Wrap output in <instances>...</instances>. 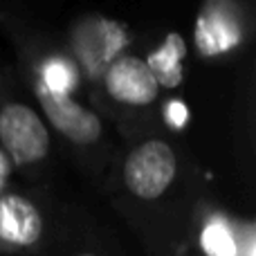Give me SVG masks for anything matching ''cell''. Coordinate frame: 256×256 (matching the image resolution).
I'll return each mask as SVG.
<instances>
[{"label": "cell", "mask_w": 256, "mask_h": 256, "mask_svg": "<svg viewBox=\"0 0 256 256\" xmlns=\"http://www.w3.org/2000/svg\"><path fill=\"white\" fill-rule=\"evenodd\" d=\"M30 256H34V254H30Z\"/></svg>", "instance_id": "9c48e42d"}, {"label": "cell", "mask_w": 256, "mask_h": 256, "mask_svg": "<svg viewBox=\"0 0 256 256\" xmlns=\"http://www.w3.org/2000/svg\"><path fill=\"white\" fill-rule=\"evenodd\" d=\"M50 130L32 106L7 102L0 106V144L16 166L40 164L52 144Z\"/></svg>", "instance_id": "7a4b0ae2"}, {"label": "cell", "mask_w": 256, "mask_h": 256, "mask_svg": "<svg viewBox=\"0 0 256 256\" xmlns=\"http://www.w3.org/2000/svg\"><path fill=\"white\" fill-rule=\"evenodd\" d=\"M36 97H38L40 110L45 112L48 122L68 142L76 146H92L102 140V120L92 110L74 102L66 90H54L48 84L38 81L36 84Z\"/></svg>", "instance_id": "277c9868"}, {"label": "cell", "mask_w": 256, "mask_h": 256, "mask_svg": "<svg viewBox=\"0 0 256 256\" xmlns=\"http://www.w3.org/2000/svg\"><path fill=\"white\" fill-rule=\"evenodd\" d=\"M45 234L48 222L34 200L16 191L0 196V256H30L43 245Z\"/></svg>", "instance_id": "3957f363"}, {"label": "cell", "mask_w": 256, "mask_h": 256, "mask_svg": "<svg viewBox=\"0 0 256 256\" xmlns=\"http://www.w3.org/2000/svg\"><path fill=\"white\" fill-rule=\"evenodd\" d=\"M70 256H104V254H99L97 250H90V248H84V250H74Z\"/></svg>", "instance_id": "ba28073f"}, {"label": "cell", "mask_w": 256, "mask_h": 256, "mask_svg": "<svg viewBox=\"0 0 256 256\" xmlns=\"http://www.w3.org/2000/svg\"><path fill=\"white\" fill-rule=\"evenodd\" d=\"M104 90L108 99L126 108H146L160 94V86L150 68L135 54H122L108 63L104 72Z\"/></svg>", "instance_id": "5b68a950"}, {"label": "cell", "mask_w": 256, "mask_h": 256, "mask_svg": "<svg viewBox=\"0 0 256 256\" xmlns=\"http://www.w3.org/2000/svg\"><path fill=\"white\" fill-rule=\"evenodd\" d=\"M184 56H186V43L178 32H168L166 38L162 40L158 50L144 58L146 66L150 68L155 81L160 88H178L184 79Z\"/></svg>", "instance_id": "8992f818"}, {"label": "cell", "mask_w": 256, "mask_h": 256, "mask_svg": "<svg viewBox=\"0 0 256 256\" xmlns=\"http://www.w3.org/2000/svg\"><path fill=\"white\" fill-rule=\"evenodd\" d=\"M171 115H173V120H176V124H182V122H184V117H186V112H184V108H182L180 104H173V106H171Z\"/></svg>", "instance_id": "52a82bcc"}, {"label": "cell", "mask_w": 256, "mask_h": 256, "mask_svg": "<svg viewBox=\"0 0 256 256\" xmlns=\"http://www.w3.org/2000/svg\"><path fill=\"white\" fill-rule=\"evenodd\" d=\"M180 173L178 153L162 137H146L124 158L122 182L135 202H160L176 184Z\"/></svg>", "instance_id": "6da1fadb"}]
</instances>
